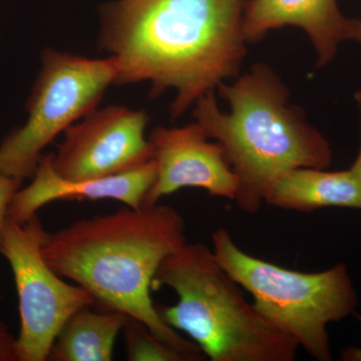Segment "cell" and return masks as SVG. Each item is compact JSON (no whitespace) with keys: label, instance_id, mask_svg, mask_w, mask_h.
<instances>
[{"label":"cell","instance_id":"cell-3","mask_svg":"<svg viewBox=\"0 0 361 361\" xmlns=\"http://www.w3.org/2000/svg\"><path fill=\"white\" fill-rule=\"evenodd\" d=\"M217 90L229 111L221 110L212 90L197 99L192 114L224 149L238 178L235 201L242 210L257 213L271 187L294 169L331 165L329 140L291 103L288 87L271 66L255 63Z\"/></svg>","mask_w":361,"mask_h":361},{"label":"cell","instance_id":"cell-18","mask_svg":"<svg viewBox=\"0 0 361 361\" xmlns=\"http://www.w3.org/2000/svg\"><path fill=\"white\" fill-rule=\"evenodd\" d=\"M361 322V318H360ZM341 360L343 361H361V348H344L341 353Z\"/></svg>","mask_w":361,"mask_h":361},{"label":"cell","instance_id":"cell-5","mask_svg":"<svg viewBox=\"0 0 361 361\" xmlns=\"http://www.w3.org/2000/svg\"><path fill=\"white\" fill-rule=\"evenodd\" d=\"M212 250L268 322L314 360H332L327 325L353 314L358 304L345 265L311 273L287 269L246 253L226 229L214 233Z\"/></svg>","mask_w":361,"mask_h":361},{"label":"cell","instance_id":"cell-11","mask_svg":"<svg viewBox=\"0 0 361 361\" xmlns=\"http://www.w3.org/2000/svg\"><path fill=\"white\" fill-rule=\"evenodd\" d=\"M357 21L341 13L337 0H247L243 35L247 44H257L271 30L301 28L322 68L334 61L342 44L355 39Z\"/></svg>","mask_w":361,"mask_h":361},{"label":"cell","instance_id":"cell-12","mask_svg":"<svg viewBox=\"0 0 361 361\" xmlns=\"http://www.w3.org/2000/svg\"><path fill=\"white\" fill-rule=\"evenodd\" d=\"M265 203L298 212L329 207L361 210V182L351 169H294L274 183Z\"/></svg>","mask_w":361,"mask_h":361},{"label":"cell","instance_id":"cell-9","mask_svg":"<svg viewBox=\"0 0 361 361\" xmlns=\"http://www.w3.org/2000/svg\"><path fill=\"white\" fill-rule=\"evenodd\" d=\"M148 140L157 173L142 206L157 205L163 197L183 188H198L210 196L236 200L238 178L222 146L209 141L198 123L180 128L157 127Z\"/></svg>","mask_w":361,"mask_h":361},{"label":"cell","instance_id":"cell-7","mask_svg":"<svg viewBox=\"0 0 361 361\" xmlns=\"http://www.w3.org/2000/svg\"><path fill=\"white\" fill-rule=\"evenodd\" d=\"M47 232L39 216L25 224L7 221L0 253L13 270L20 304L18 361H44L71 315L96 299L84 287L59 276L42 255Z\"/></svg>","mask_w":361,"mask_h":361},{"label":"cell","instance_id":"cell-6","mask_svg":"<svg viewBox=\"0 0 361 361\" xmlns=\"http://www.w3.org/2000/svg\"><path fill=\"white\" fill-rule=\"evenodd\" d=\"M42 68L25 104L27 120L0 142V174L32 177L42 151L101 103L116 84L115 61L45 49Z\"/></svg>","mask_w":361,"mask_h":361},{"label":"cell","instance_id":"cell-8","mask_svg":"<svg viewBox=\"0 0 361 361\" xmlns=\"http://www.w3.org/2000/svg\"><path fill=\"white\" fill-rule=\"evenodd\" d=\"M146 111L109 106L90 111L66 130L51 154V165L63 179H97L122 174L152 160L145 133Z\"/></svg>","mask_w":361,"mask_h":361},{"label":"cell","instance_id":"cell-17","mask_svg":"<svg viewBox=\"0 0 361 361\" xmlns=\"http://www.w3.org/2000/svg\"><path fill=\"white\" fill-rule=\"evenodd\" d=\"M355 99L356 106H357L358 113H360V147L357 158H356L355 163H353L350 169L353 171V173L357 176L358 179H360L361 182V90H358L357 92H355Z\"/></svg>","mask_w":361,"mask_h":361},{"label":"cell","instance_id":"cell-16","mask_svg":"<svg viewBox=\"0 0 361 361\" xmlns=\"http://www.w3.org/2000/svg\"><path fill=\"white\" fill-rule=\"evenodd\" d=\"M0 361H18L16 356V338L0 320Z\"/></svg>","mask_w":361,"mask_h":361},{"label":"cell","instance_id":"cell-19","mask_svg":"<svg viewBox=\"0 0 361 361\" xmlns=\"http://www.w3.org/2000/svg\"><path fill=\"white\" fill-rule=\"evenodd\" d=\"M353 40L361 45V20L357 21V26H356V32Z\"/></svg>","mask_w":361,"mask_h":361},{"label":"cell","instance_id":"cell-4","mask_svg":"<svg viewBox=\"0 0 361 361\" xmlns=\"http://www.w3.org/2000/svg\"><path fill=\"white\" fill-rule=\"evenodd\" d=\"M172 288L177 304L158 308L211 361H293L299 346L263 317L204 243L184 244L159 266L152 289Z\"/></svg>","mask_w":361,"mask_h":361},{"label":"cell","instance_id":"cell-15","mask_svg":"<svg viewBox=\"0 0 361 361\" xmlns=\"http://www.w3.org/2000/svg\"><path fill=\"white\" fill-rule=\"evenodd\" d=\"M23 180L20 178L0 174V246L4 238V230L8 218L9 205L13 201L14 195L20 189Z\"/></svg>","mask_w":361,"mask_h":361},{"label":"cell","instance_id":"cell-2","mask_svg":"<svg viewBox=\"0 0 361 361\" xmlns=\"http://www.w3.org/2000/svg\"><path fill=\"white\" fill-rule=\"evenodd\" d=\"M185 232L184 218L173 207L127 206L47 233L42 255L59 276L89 291L99 307L139 320L189 361L202 360L200 348L161 319L151 297L159 266L187 243Z\"/></svg>","mask_w":361,"mask_h":361},{"label":"cell","instance_id":"cell-1","mask_svg":"<svg viewBox=\"0 0 361 361\" xmlns=\"http://www.w3.org/2000/svg\"><path fill=\"white\" fill-rule=\"evenodd\" d=\"M247 0H118L102 11L99 45L116 85L149 82V97L176 92L177 120L199 97L238 77L247 56Z\"/></svg>","mask_w":361,"mask_h":361},{"label":"cell","instance_id":"cell-14","mask_svg":"<svg viewBox=\"0 0 361 361\" xmlns=\"http://www.w3.org/2000/svg\"><path fill=\"white\" fill-rule=\"evenodd\" d=\"M127 360L130 361H189L186 356L161 341L139 320L129 317L123 329Z\"/></svg>","mask_w":361,"mask_h":361},{"label":"cell","instance_id":"cell-13","mask_svg":"<svg viewBox=\"0 0 361 361\" xmlns=\"http://www.w3.org/2000/svg\"><path fill=\"white\" fill-rule=\"evenodd\" d=\"M129 316L96 304L71 315L52 344L49 361H111Z\"/></svg>","mask_w":361,"mask_h":361},{"label":"cell","instance_id":"cell-10","mask_svg":"<svg viewBox=\"0 0 361 361\" xmlns=\"http://www.w3.org/2000/svg\"><path fill=\"white\" fill-rule=\"evenodd\" d=\"M156 163L152 159L122 174L97 179H63L52 167L51 154H49L40 159L32 183L14 195L7 218L18 224H25L37 215L42 207L63 200L111 199L130 208H139L156 179Z\"/></svg>","mask_w":361,"mask_h":361}]
</instances>
